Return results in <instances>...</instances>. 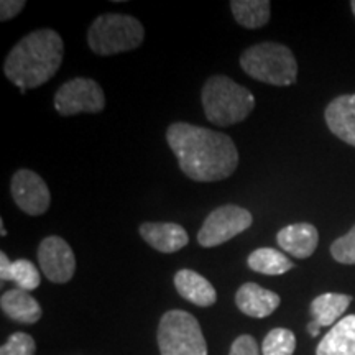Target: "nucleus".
Segmentation results:
<instances>
[{
	"label": "nucleus",
	"mask_w": 355,
	"mask_h": 355,
	"mask_svg": "<svg viewBox=\"0 0 355 355\" xmlns=\"http://www.w3.org/2000/svg\"><path fill=\"white\" fill-rule=\"evenodd\" d=\"M166 141L181 171L198 183L225 180L239 166L237 146L225 133L175 122L168 128Z\"/></svg>",
	"instance_id": "1"
},
{
	"label": "nucleus",
	"mask_w": 355,
	"mask_h": 355,
	"mask_svg": "<svg viewBox=\"0 0 355 355\" xmlns=\"http://www.w3.org/2000/svg\"><path fill=\"white\" fill-rule=\"evenodd\" d=\"M63 51L60 33L50 28L37 30L12 48L3 63V73L25 94L26 89L40 87L55 78L63 63Z\"/></svg>",
	"instance_id": "2"
},
{
	"label": "nucleus",
	"mask_w": 355,
	"mask_h": 355,
	"mask_svg": "<svg viewBox=\"0 0 355 355\" xmlns=\"http://www.w3.org/2000/svg\"><path fill=\"white\" fill-rule=\"evenodd\" d=\"M202 107L211 123L230 127L250 115L255 107V97L247 87L227 76H212L202 87Z\"/></svg>",
	"instance_id": "3"
},
{
	"label": "nucleus",
	"mask_w": 355,
	"mask_h": 355,
	"mask_svg": "<svg viewBox=\"0 0 355 355\" xmlns=\"http://www.w3.org/2000/svg\"><path fill=\"white\" fill-rule=\"evenodd\" d=\"M243 73L270 86H291L298 78V63L290 48L265 42L247 48L241 56Z\"/></svg>",
	"instance_id": "4"
},
{
	"label": "nucleus",
	"mask_w": 355,
	"mask_h": 355,
	"mask_svg": "<svg viewBox=\"0 0 355 355\" xmlns=\"http://www.w3.org/2000/svg\"><path fill=\"white\" fill-rule=\"evenodd\" d=\"M145 38V28L135 17L123 13H105L97 17L89 26V48L99 56L132 51Z\"/></svg>",
	"instance_id": "5"
},
{
	"label": "nucleus",
	"mask_w": 355,
	"mask_h": 355,
	"mask_svg": "<svg viewBox=\"0 0 355 355\" xmlns=\"http://www.w3.org/2000/svg\"><path fill=\"white\" fill-rule=\"evenodd\" d=\"M157 337L162 355H207L201 326L186 311L173 309L163 314Z\"/></svg>",
	"instance_id": "6"
},
{
	"label": "nucleus",
	"mask_w": 355,
	"mask_h": 355,
	"mask_svg": "<svg viewBox=\"0 0 355 355\" xmlns=\"http://www.w3.org/2000/svg\"><path fill=\"white\" fill-rule=\"evenodd\" d=\"M252 222H254V216L241 206L227 204V206L217 207L206 217L201 230L198 232L199 245L204 248L222 245L235 235L247 230Z\"/></svg>",
	"instance_id": "7"
},
{
	"label": "nucleus",
	"mask_w": 355,
	"mask_h": 355,
	"mask_svg": "<svg viewBox=\"0 0 355 355\" xmlns=\"http://www.w3.org/2000/svg\"><path fill=\"white\" fill-rule=\"evenodd\" d=\"M105 107V96L94 79L74 78L55 94V109L63 117L78 114H99Z\"/></svg>",
	"instance_id": "8"
},
{
	"label": "nucleus",
	"mask_w": 355,
	"mask_h": 355,
	"mask_svg": "<svg viewBox=\"0 0 355 355\" xmlns=\"http://www.w3.org/2000/svg\"><path fill=\"white\" fill-rule=\"evenodd\" d=\"M38 263L44 277L58 285L68 283L76 272V257L73 248L58 235H50L40 243Z\"/></svg>",
	"instance_id": "9"
},
{
	"label": "nucleus",
	"mask_w": 355,
	"mask_h": 355,
	"mask_svg": "<svg viewBox=\"0 0 355 355\" xmlns=\"http://www.w3.org/2000/svg\"><path fill=\"white\" fill-rule=\"evenodd\" d=\"M12 198L20 211L28 216H42L50 209L51 194L43 178L32 170H19L10 183Z\"/></svg>",
	"instance_id": "10"
},
{
	"label": "nucleus",
	"mask_w": 355,
	"mask_h": 355,
	"mask_svg": "<svg viewBox=\"0 0 355 355\" xmlns=\"http://www.w3.org/2000/svg\"><path fill=\"white\" fill-rule=\"evenodd\" d=\"M139 232L141 239L162 254H175L188 245L189 235L175 222H144Z\"/></svg>",
	"instance_id": "11"
},
{
	"label": "nucleus",
	"mask_w": 355,
	"mask_h": 355,
	"mask_svg": "<svg viewBox=\"0 0 355 355\" xmlns=\"http://www.w3.org/2000/svg\"><path fill=\"white\" fill-rule=\"evenodd\" d=\"M278 245L296 259H308L314 254L319 243V232L313 224L298 222L283 227L277 234Z\"/></svg>",
	"instance_id": "12"
},
{
	"label": "nucleus",
	"mask_w": 355,
	"mask_h": 355,
	"mask_svg": "<svg viewBox=\"0 0 355 355\" xmlns=\"http://www.w3.org/2000/svg\"><path fill=\"white\" fill-rule=\"evenodd\" d=\"M324 117L337 139L355 146V94L336 97L326 107Z\"/></svg>",
	"instance_id": "13"
},
{
	"label": "nucleus",
	"mask_w": 355,
	"mask_h": 355,
	"mask_svg": "<svg viewBox=\"0 0 355 355\" xmlns=\"http://www.w3.org/2000/svg\"><path fill=\"white\" fill-rule=\"evenodd\" d=\"M235 304L247 316L261 319L275 313L279 306V296L257 283H243L235 295Z\"/></svg>",
	"instance_id": "14"
},
{
	"label": "nucleus",
	"mask_w": 355,
	"mask_h": 355,
	"mask_svg": "<svg viewBox=\"0 0 355 355\" xmlns=\"http://www.w3.org/2000/svg\"><path fill=\"white\" fill-rule=\"evenodd\" d=\"M175 286L178 293L189 303L207 308L212 306L217 300V293L214 286L207 282L202 275H199L194 270H180L175 275Z\"/></svg>",
	"instance_id": "15"
},
{
	"label": "nucleus",
	"mask_w": 355,
	"mask_h": 355,
	"mask_svg": "<svg viewBox=\"0 0 355 355\" xmlns=\"http://www.w3.org/2000/svg\"><path fill=\"white\" fill-rule=\"evenodd\" d=\"M316 355H355V314L331 327L319 343Z\"/></svg>",
	"instance_id": "16"
},
{
	"label": "nucleus",
	"mask_w": 355,
	"mask_h": 355,
	"mask_svg": "<svg viewBox=\"0 0 355 355\" xmlns=\"http://www.w3.org/2000/svg\"><path fill=\"white\" fill-rule=\"evenodd\" d=\"M2 311L12 321L20 324H35L42 318V306L28 291L13 288L2 295L0 298Z\"/></svg>",
	"instance_id": "17"
},
{
	"label": "nucleus",
	"mask_w": 355,
	"mask_h": 355,
	"mask_svg": "<svg viewBox=\"0 0 355 355\" xmlns=\"http://www.w3.org/2000/svg\"><path fill=\"white\" fill-rule=\"evenodd\" d=\"M0 279L17 283V288L24 291L37 290L42 283L40 272L32 261L25 259L10 261L3 252H0Z\"/></svg>",
	"instance_id": "18"
},
{
	"label": "nucleus",
	"mask_w": 355,
	"mask_h": 355,
	"mask_svg": "<svg viewBox=\"0 0 355 355\" xmlns=\"http://www.w3.org/2000/svg\"><path fill=\"white\" fill-rule=\"evenodd\" d=\"M352 303V296L340 295V293H324L318 296L311 303V314H313L314 322L319 327L334 326L340 321V316Z\"/></svg>",
	"instance_id": "19"
},
{
	"label": "nucleus",
	"mask_w": 355,
	"mask_h": 355,
	"mask_svg": "<svg viewBox=\"0 0 355 355\" xmlns=\"http://www.w3.org/2000/svg\"><path fill=\"white\" fill-rule=\"evenodd\" d=\"M270 7L272 6L268 0H232L230 2V10L237 24L250 30L261 28L268 24L270 13H272Z\"/></svg>",
	"instance_id": "20"
},
{
	"label": "nucleus",
	"mask_w": 355,
	"mask_h": 355,
	"mask_svg": "<svg viewBox=\"0 0 355 355\" xmlns=\"http://www.w3.org/2000/svg\"><path fill=\"white\" fill-rule=\"evenodd\" d=\"M248 268L254 270L261 275H283L295 266V263L282 254V252L275 250L272 247H261L252 252L247 259Z\"/></svg>",
	"instance_id": "21"
},
{
	"label": "nucleus",
	"mask_w": 355,
	"mask_h": 355,
	"mask_svg": "<svg viewBox=\"0 0 355 355\" xmlns=\"http://www.w3.org/2000/svg\"><path fill=\"white\" fill-rule=\"evenodd\" d=\"M296 349V337L290 329L275 327L266 334L261 344L263 355H293Z\"/></svg>",
	"instance_id": "22"
},
{
	"label": "nucleus",
	"mask_w": 355,
	"mask_h": 355,
	"mask_svg": "<svg viewBox=\"0 0 355 355\" xmlns=\"http://www.w3.org/2000/svg\"><path fill=\"white\" fill-rule=\"evenodd\" d=\"M332 259L344 265H355V225L331 245Z\"/></svg>",
	"instance_id": "23"
},
{
	"label": "nucleus",
	"mask_w": 355,
	"mask_h": 355,
	"mask_svg": "<svg viewBox=\"0 0 355 355\" xmlns=\"http://www.w3.org/2000/svg\"><path fill=\"white\" fill-rule=\"evenodd\" d=\"M0 355H35V340L25 332H15L0 349Z\"/></svg>",
	"instance_id": "24"
},
{
	"label": "nucleus",
	"mask_w": 355,
	"mask_h": 355,
	"mask_svg": "<svg viewBox=\"0 0 355 355\" xmlns=\"http://www.w3.org/2000/svg\"><path fill=\"white\" fill-rule=\"evenodd\" d=\"M229 355H260L259 347H257V340L248 334L239 336L234 340Z\"/></svg>",
	"instance_id": "25"
},
{
	"label": "nucleus",
	"mask_w": 355,
	"mask_h": 355,
	"mask_svg": "<svg viewBox=\"0 0 355 355\" xmlns=\"http://www.w3.org/2000/svg\"><path fill=\"white\" fill-rule=\"evenodd\" d=\"M24 0H2V3H0V20L7 21L15 19L24 10Z\"/></svg>",
	"instance_id": "26"
},
{
	"label": "nucleus",
	"mask_w": 355,
	"mask_h": 355,
	"mask_svg": "<svg viewBox=\"0 0 355 355\" xmlns=\"http://www.w3.org/2000/svg\"><path fill=\"white\" fill-rule=\"evenodd\" d=\"M308 331H309V334L313 336V337H316V336H319V331H321V327L318 326L316 322H309V326H308Z\"/></svg>",
	"instance_id": "27"
},
{
	"label": "nucleus",
	"mask_w": 355,
	"mask_h": 355,
	"mask_svg": "<svg viewBox=\"0 0 355 355\" xmlns=\"http://www.w3.org/2000/svg\"><path fill=\"white\" fill-rule=\"evenodd\" d=\"M0 235H2V237H6L7 235V230H6V227H3V222H2V225H0Z\"/></svg>",
	"instance_id": "28"
},
{
	"label": "nucleus",
	"mask_w": 355,
	"mask_h": 355,
	"mask_svg": "<svg viewBox=\"0 0 355 355\" xmlns=\"http://www.w3.org/2000/svg\"><path fill=\"white\" fill-rule=\"evenodd\" d=\"M350 7H352V12H354V15H355V0H352V2H350Z\"/></svg>",
	"instance_id": "29"
}]
</instances>
